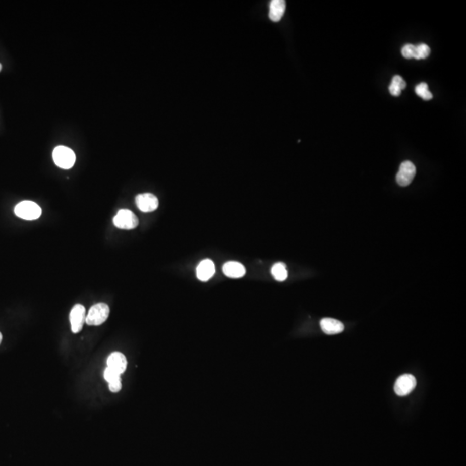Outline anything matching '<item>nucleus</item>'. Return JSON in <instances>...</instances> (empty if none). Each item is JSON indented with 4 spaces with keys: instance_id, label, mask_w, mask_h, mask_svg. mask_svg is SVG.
<instances>
[{
    "instance_id": "nucleus-12",
    "label": "nucleus",
    "mask_w": 466,
    "mask_h": 466,
    "mask_svg": "<svg viewBox=\"0 0 466 466\" xmlns=\"http://www.w3.org/2000/svg\"><path fill=\"white\" fill-rule=\"evenodd\" d=\"M286 10V2L284 0H272L269 5V18L273 22H279L283 17Z\"/></svg>"
},
{
    "instance_id": "nucleus-15",
    "label": "nucleus",
    "mask_w": 466,
    "mask_h": 466,
    "mask_svg": "<svg viewBox=\"0 0 466 466\" xmlns=\"http://www.w3.org/2000/svg\"><path fill=\"white\" fill-rule=\"evenodd\" d=\"M271 274L276 281H285L287 278V270L286 265L283 263H275V265L272 267Z\"/></svg>"
},
{
    "instance_id": "nucleus-1",
    "label": "nucleus",
    "mask_w": 466,
    "mask_h": 466,
    "mask_svg": "<svg viewBox=\"0 0 466 466\" xmlns=\"http://www.w3.org/2000/svg\"><path fill=\"white\" fill-rule=\"evenodd\" d=\"M16 215L18 218H23L25 220H36L42 215L41 207L30 200H24L18 203L14 209Z\"/></svg>"
},
{
    "instance_id": "nucleus-14",
    "label": "nucleus",
    "mask_w": 466,
    "mask_h": 466,
    "mask_svg": "<svg viewBox=\"0 0 466 466\" xmlns=\"http://www.w3.org/2000/svg\"><path fill=\"white\" fill-rule=\"evenodd\" d=\"M405 87H406V82L404 81L402 77H400V75H395L392 79L391 84L389 86V92L391 93V95L398 97L400 95L401 90L404 89Z\"/></svg>"
},
{
    "instance_id": "nucleus-4",
    "label": "nucleus",
    "mask_w": 466,
    "mask_h": 466,
    "mask_svg": "<svg viewBox=\"0 0 466 466\" xmlns=\"http://www.w3.org/2000/svg\"><path fill=\"white\" fill-rule=\"evenodd\" d=\"M138 218L130 210H120L113 218V224L122 230H132L138 227Z\"/></svg>"
},
{
    "instance_id": "nucleus-10",
    "label": "nucleus",
    "mask_w": 466,
    "mask_h": 466,
    "mask_svg": "<svg viewBox=\"0 0 466 466\" xmlns=\"http://www.w3.org/2000/svg\"><path fill=\"white\" fill-rule=\"evenodd\" d=\"M107 367L122 375L127 367V360L124 354L120 353H111L107 359Z\"/></svg>"
},
{
    "instance_id": "nucleus-5",
    "label": "nucleus",
    "mask_w": 466,
    "mask_h": 466,
    "mask_svg": "<svg viewBox=\"0 0 466 466\" xmlns=\"http://www.w3.org/2000/svg\"><path fill=\"white\" fill-rule=\"evenodd\" d=\"M416 377L410 374H405L398 377V379L394 383V389L395 394L399 396H405V395L410 394L416 388Z\"/></svg>"
},
{
    "instance_id": "nucleus-2",
    "label": "nucleus",
    "mask_w": 466,
    "mask_h": 466,
    "mask_svg": "<svg viewBox=\"0 0 466 466\" xmlns=\"http://www.w3.org/2000/svg\"><path fill=\"white\" fill-rule=\"evenodd\" d=\"M110 314L109 306L105 303L100 302L93 305L90 308L89 312L86 318V323L89 326H100L105 322Z\"/></svg>"
},
{
    "instance_id": "nucleus-13",
    "label": "nucleus",
    "mask_w": 466,
    "mask_h": 466,
    "mask_svg": "<svg viewBox=\"0 0 466 466\" xmlns=\"http://www.w3.org/2000/svg\"><path fill=\"white\" fill-rule=\"evenodd\" d=\"M224 275L230 278L243 277L245 275V268L239 262H228L223 266Z\"/></svg>"
},
{
    "instance_id": "nucleus-17",
    "label": "nucleus",
    "mask_w": 466,
    "mask_h": 466,
    "mask_svg": "<svg viewBox=\"0 0 466 466\" xmlns=\"http://www.w3.org/2000/svg\"><path fill=\"white\" fill-rule=\"evenodd\" d=\"M430 52V48L427 44H425V43L419 44L418 46H416V57H415V59H416V60L425 59V58L429 56Z\"/></svg>"
},
{
    "instance_id": "nucleus-18",
    "label": "nucleus",
    "mask_w": 466,
    "mask_h": 466,
    "mask_svg": "<svg viewBox=\"0 0 466 466\" xmlns=\"http://www.w3.org/2000/svg\"><path fill=\"white\" fill-rule=\"evenodd\" d=\"M120 374L118 373L116 371H114L113 370H111L110 368H106L105 369V372H104V377H105V381L107 382L109 384L111 383H116V382H120L121 379H120Z\"/></svg>"
},
{
    "instance_id": "nucleus-21",
    "label": "nucleus",
    "mask_w": 466,
    "mask_h": 466,
    "mask_svg": "<svg viewBox=\"0 0 466 466\" xmlns=\"http://www.w3.org/2000/svg\"><path fill=\"white\" fill-rule=\"evenodd\" d=\"M1 69H2V66H1V64H0V71H1Z\"/></svg>"
},
{
    "instance_id": "nucleus-11",
    "label": "nucleus",
    "mask_w": 466,
    "mask_h": 466,
    "mask_svg": "<svg viewBox=\"0 0 466 466\" xmlns=\"http://www.w3.org/2000/svg\"><path fill=\"white\" fill-rule=\"evenodd\" d=\"M320 327L322 329L323 332L328 335L338 334L343 332L344 329L343 323L332 318H325L321 320Z\"/></svg>"
},
{
    "instance_id": "nucleus-3",
    "label": "nucleus",
    "mask_w": 466,
    "mask_h": 466,
    "mask_svg": "<svg viewBox=\"0 0 466 466\" xmlns=\"http://www.w3.org/2000/svg\"><path fill=\"white\" fill-rule=\"evenodd\" d=\"M54 163L63 169H69L75 165V154L71 149L65 146H57L53 151Z\"/></svg>"
},
{
    "instance_id": "nucleus-7",
    "label": "nucleus",
    "mask_w": 466,
    "mask_h": 466,
    "mask_svg": "<svg viewBox=\"0 0 466 466\" xmlns=\"http://www.w3.org/2000/svg\"><path fill=\"white\" fill-rule=\"evenodd\" d=\"M86 308L81 304L74 306L70 312L69 320L71 323V330L74 333L81 332L84 324L86 323Z\"/></svg>"
},
{
    "instance_id": "nucleus-9",
    "label": "nucleus",
    "mask_w": 466,
    "mask_h": 466,
    "mask_svg": "<svg viewBox=\"0 0 466 466\" xmlns=\"http://www.w3.org/2000/svg\"><path fill=\"white\" fill-rule=\"evenodd\" d=\"M215 274V265L212 260L205 259L201 261L196 269V275L200 281H207Z\"/></svg>"
},
{
    "instance_id": "nucleus-19",
    "label": "nucleus",
    "mask_w": 466,
    "mask_h": 466,
    "mask_svg": "<svg viewBox=\"0 0 466 466\" xmlns=\"http://www.w3.org/2000/svg\"><path fill=\"white\" fill-rule=\"evenodd\" d=\"M401 54L406 59H415L416 57V46L413 44H406L401 49Z\"/></svg>"
},
{
    "instance_id": "nucleus-20",
    "label": "nucleus",
    "mask_w": 466,
    "mask_h": 466,
    "mask_svg": "<svg viewBox=\"0 0 466 466\" xmlns=\"http://www.w3.org/2000/svg\"><path fill=\"white\" fill-rule=\"evenodd\" d=\"M1 341H2V334H1V332H0V343H1Z\"/></svg>"
},
{
    "instance_id": "nucleus-6",
    "label": "nucleus",
    "mask_w": 466,
    "mask_h": 466,
    "mask_svg": "<svg viewBox=\"0 0 466 466\" xmlns=\"http://www.w3.org/2000/svg\"><path fill=\"white\" fill-rule=\"evenodd\" d=\"M416 173V167L415 164L410 161H403L400 164L396 174V182L400 187H406L412 183Z\"/></svg>"
},
{
    "instance_id": "nucleus-16",
    "label": "nucleus",
    "mask_w": 466,
    "mask_h": 466,
    "mask_svg": "<svg viewBox=\"0 0 466 466\" xmlns=\"http://www.w3.org/2000/svg\"><path fill=\"white\" fill-rule=\"evenodd\" d=\"M416 93L419 97H421L424 100H430L433 99V94L428 90V86L425 82H422L416 86Z\"/></svg>"
},
{
    "instance_id": "nucleus-8",
    "label": "nucleus",
    "mask_w": 466,
    "mask_h": 466,
    "mask_svg": "<svg viewBox=\"0 0 466 466\" xmlns=\"http://www.w3.org/2000/svg\"><path fill=\"white\" fill-rule=\"evenodd\" d=\"M136 204L138 209L144 212H154L158 208V199L150 193L138 194L136 197Z\"/></svg>"
}]
</instances>
